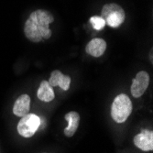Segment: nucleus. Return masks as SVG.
Listing matches in <instances>:
<instances>
[{"instance_id":"obj_10","label":"nucleus","mask_w":153,"mask_h":153,"mask_svg":"<svg viewBox=\"0 0 153 153\" xmlns=\"http://www.w3.org/2000/svg\"><path fill=\"white\" fill-rule=\"evenodd\" d=\"M64 117L68 122V126L64 128V135L68 137H71L75 134L79 127L80 115L75 111H71L67 113Z\"/></svg>"},{"instance_id":"obj_4","label":"nucleus","mask_w":153,"mask_h":153,"mask_svg":"<svg viewBox=\"0 0 153 153\" xmlns=\"http://www.w3.org/2000/svg\"><path fill=\"white\" fill-rule=\"evenodd\" d=\"M40 126V118L35 114H27L18 124V132L23 137H31Z\"/></svg>"},{"instance_id":"obj_11","label":"nucleus","mask_w":153,"mask_h":153,"mask_svg":"<svg viewBox=\"0 0 153 153\" xmlns=\"http://www.w3.org/2000/svg\"><path fill=\"white\" fill-rule=\"evenodd\" d=\"M38 98L42 102H51L54 99L55 94L52 87L49 85L48 81H42L37 91Z\"/></svg>"},{"instance_id":"obj_6","label":"nucleus","mask_w":153,"mask_h":153,"mask_svg":"<svg viewBox=\"0 0 153 153\" xmlns=\"http://www.w3.org/2000/svg\"><path fill=\"white\" fill-rule=\"evenodd\" d=\"M134 144L143 151H150L153 149V132L144 129L135 136Z\"/></svg>"},{"instance_id":"obj_5","label":"nucleus","mask_w":153,"mask_h":153,"mask_svg":"<svg viewBox=\"0 0 153 153\" xmlns=\"http://www.w3.org/2000/svg\"><path fill=\"white\" fill-rule=\"evenodd\" d=\"M149 76L147 72L141 71L137 73L135 79L132 82L131 85V94L136 98H138L143 95V94L146 92V90L149 87Z\"/></svg>"},{"instance_id":"obj_1","label":"nucleus","mask_w":153,"mask_h":153,"mask_svg":"<svg viewBox=\"0 0 153 153\" xmlns=\"http://www.w3.org/2000/svg\"><path fill=\"white\" fill-rule=\"evenodd\" d=\"M54 20L53 16L47 10L38 9L33 11L27 19L24 27L26 37L32 42H39L51 36L50 24Z\"/></svg>"},{"instance_id":"obj_9","label":"nucleus","mask_w":153,"mask_h":153,"mask_svg":"<svg viewBox=\"0 0 153 153\" xmlns=\"http://www.w3.org/2000/svg\"><path fill=\"white\" fill-rule=\"evenodd\" d=\"M106 49L105 40L100 38L93 39L90 42L86 45L85 51L86 53L93 57H100L105 53Z\"/></svg>"},{"instance_id":"obj_7","label":"nucleus","mask_w":153,"mask_h":153,"mask_svg":"<svg viewBox=\"0 0 153 153\" xmlns=\"http://www.w3.org/2000/svg\"><path fill=\"white\" fill-rule=\"evenodd\" d=\"M49 85L51 87L54 86H60L62 90L67 91L70 88L71 85V77L68 75L62 74L60 71L55 70L51 73V77L48 81Z\"/></svg>"},{"instance_id":"obj_8","label":"nucleus","mask_w":153,"mask_h":153,"mask_svg":"<svg viewBox=\"0 0 153 153\" xmlns=\"http://www.w3.org/2000/svg\"><path fill=\"white\" fill-rule=\"evenodd\" d=\"M30 107V97L27 94H22L16 100L13 106V113L17 117H24L29 114Z\"/></svg>"},{"instance_id":"obj_2","label":"nucleus","mask_w":153,"mask_h":153,"mask_svg":"<svg viewBox=\"0 0 153 153\" xmlns=\"http://www.w3.org/2000/svg\"><path fill=\"white\" fill-rule=\"evenodd\" d=\"M133 109L132 102L129 97L125 94H118L111 106V117L117 123H123L130 116Z\"/></svg>"},{"instance_id":"obj_12","label":"nucleus","mask_w":153,"mask_h":153,"mask_svg":"<svg viewBox=\"0 0 153 153\" xmlns=\"http://www.w3.org/2000/svg\"><path fill=\"white\" fill-rule=\"evenodd\" d=\"M90 23L92 24L93 27L95 30H101L104 29L105 26V22L103 19V18L102 17H97V16L91 17Z\"/></svg>"},{"instance_id":"obj_3","label":"nucleus","mask_w":153,"mask_h":153,"mask_svg":"<svg viewBox=\"0 0 153 153\" xmlns=\"http://www.w3.org/2000/svg\"><path fill=\"white\" fill-rule=\"evenodd\" d=\"M101 17L111 27H117L125 21L126 14L119 5L110 3L103 7Z\"/></svg>"}]
</instances>
